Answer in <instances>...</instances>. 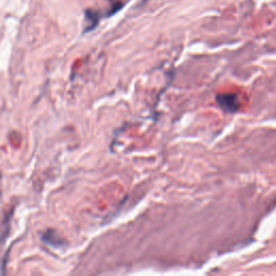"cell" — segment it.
I'll return each instance as SVG.
<instances>
[{
    "label": "cell",
    "instance_id": "obj_2",
    "mask_svg": "<svg viewBox=\"0 0 276 276\" xmlns=\"http://www.w3.org/2000/svg\"><path fill=\"white\" fill-rule=\"evenodd\" d=\"M41 240L43 241V243H46V244L50 245L54 248H61L66 245V241L63 240L62 237L57 234L56 231L51 229L47 230L45 233L42 234Z\"/></svg>",
    "mask_w": 276,
    "mask_h": 276
},
{
    "label": "cell",
    "instance_id": "obj_1",
    "mask_svg": "<svg viewBox=\"0 0 276 276\" xmlns=\"http://www.w3.org/2000/svg\"><path fill=\"white\" fill-rule=\"evenodd\" d=\"M216 101L218 106L226 112L234 113L240 110V100L239 96L233 93H224L216 96Z\"/></svg>",
    "mask_w": 276,
    "mask_h": 276
}]
</instances>
